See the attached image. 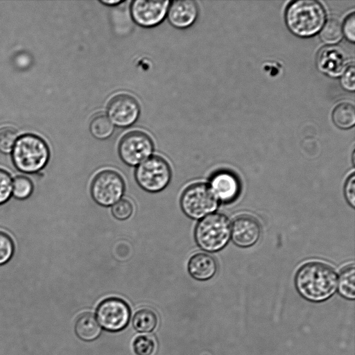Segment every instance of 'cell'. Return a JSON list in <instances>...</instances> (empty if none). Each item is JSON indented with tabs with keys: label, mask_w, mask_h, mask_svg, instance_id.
<instances>
[{
	"label": "cell",
	"mask_w": 355,
	"mask_h": 355,
	"mask_svg": "<svg viewBox=\"0 0 355 355\" xmlns=\"http://www.w3.org/2000/svg\"><path fill=\"white\" fill-rule=\"evenodd\" d=\"M343 33L345 37L350 42L355 41V14L352 12L345 20L343 25Z\"/></svg>",
	"instance_id": "4dcf8cb0"
},
{
	"label": "cell",
	"mask_w": 355,
	"mask_h": 355,
	"mask_svg": "<svg viewBox=\"0 0 355 355\" xmlns=\"http://www.w3.org/2000/svg\"><path fill=\"white\" fill-rule=\"evenodd\" d=\"M216 260L207 253H197L188 262V271L195 279L205 281L212 278L216 273Z\"/></svg>",
	"instance_id": "2e32d148"
},
{
	"label": "cell",
	"mask_w": 355,
	"mask_h": 355,
	"mask_svg": "<svg viewBox=\"0 0 355 355\" xmlns=\"http://www.w3.org/2000/svg\"><path fill=\"white\" fill-rule=\"evenodd\" d=\"M344 194L348 204L354 207L355 205V174L351 173L345 181Z\"/></svg>",
	"instance_id": "f1b7e54d"
},
{
	"label": "cell",
	"mask_w": 355,
	"mask_h": 355,
	"mask_svg": "<svg viewBox=\"0 0 355 355\" xmlns=\"http://www.w3.org/2000/svg\"><path fill=\"white\" fill-rule=\"evenodd\" d=\"M170 1L135 0L130 6L132 19L138 25L153 27L164 19Z\"/></svg>",
	"instance_id": "8fae6325"
},
{
	"label": "cell",
	"mask_w": 355,
	"mask_h": 355,
	"mask_svg": "<svg viewBox=\"0 0 355 355\" xmlns=\"http://www.w3.org/2000/svg\"><path fill=\"white\" fill-rule=\"evenodd\" d=\"M101 2L103 4H105L107 6H114L119 3H121L122 1L120 0H115V1H101Z\"/></svg>",
	"instance_id": "1f68e13d"
},
{
	"label": "cell",
	"mask_w": 355,
	"mask_h": 355,
	"mask_svg": "<svg viewBox=\"0 0 355 355\" xmlns=\"http://www.w3.org/2000/svg\"><path fill=\"white\" fill-rule=\"evenodd\" d=\"M132 324L137 331L149 333L156 327L157 317L153 310L143 308L138 310L134 315Z\"/></svg>",
	"instance_id": "ac0fdd59"
},
{
	"label": "cell",
	"mask_w": 355,
	"mask_h": 355,
	"mask_svg": "<svg viewBox=\"0 0 355 355\" xmlns=\"http://www.w3.org/2000/svg\"><path fill=\"white\" fill-rule=\"evenodd\" d=\"M261 228L259 221L250 215H241L233 221L231 236L234 244L240 248L254 245L259 239Z\"/></svg>",
	"instance_id": "7c38bea8"
},
{
	"label": "cell",
	"mask_w": 355,
	"mask_h": 355,
	"mask_svg": "<svg viewBox=\"0 0 355 355\" xmlns=\"http://www.w3.org/2000/svg\"><path fill=\"white\" fill-rule=\"evenodd\" d=\"M96 318L99 324L106 331H119L128 324L130 318V307L120 298L110 297L98 304Z\"/></svg>",
	"instance_id": "9c48e42d"
},
{
	"label": "cell",
	"mask_w": 355,
	"mask_h": 355,
	"mask_svg": "<svg viewBox=\"0 0 355 355\" xmlns=\"http://www.w3.org/2000/svg\"><path fill=\"white\" fill-rule=\"evenodd\" d=\"M133 212L132 203L125 199H122L112 205V214L114 217L120 220L129 218Z\"/></svg>",
	"instance_id": "83f0119b"
},
{
	"label": "cell",
	"mask_w": 355,
	"mask_h": 355,
	"mask_svg": "<svg viewBox=\"0 0 355 355\" xmlns=\"http://www.w3.org/2000/svg\"><path fill=\"white\" fill-rule=\"evenodd\" d=\"M124 191L125 183L122 177L112 170L98 173L91 184L92 198L103 207L114 205L121 199Z\"/></svg>",
	"instance_id": "52a82bcc"
},
{
	"label": "cell",
	"mask_w": 355,
	"mask_h": 355,
	"mask_svg": "<svg viewBox=\"0 0 355 355\" xmlns=\"http://www.w3.org/2000/svg\"><path fill=\"white\" fill-rule=\"evenodd\" d=\"M11 157L14 166L19 171L34 173L47 164L50 151L41 137L33 134H26L17 139Z\"/></svg>",
	"instance_id": "3957f363"
},
{
	"label": "cell",
	"mask_w": 355,
	"mask_h": 355,
	"mask_svg": "<svg viewBox=\"0 0 355 355\" xmlns=\"http://www.w3.org/2000/svg\"><path fill=\"white\" fill-rule=\"evenodd\" d=\"M317 65L323 73L337 77L345 71V56L342 51L336 48L324 47L318 53Z\"/></svg>",
	"instance_id": "9a60e30c"
},
{
	"label": "cell",
	"mask_w": 355,
	"mask_h": 355,
	"mask_svg": "<svg viewBox=\"0 0 355 355\" xmlns=\"http://www.w3.org/2000/svg\"><path fill=\"white\" fill-rule=\"evenodd\" d=\"M218 200L210 187L203 182L192 184L185 189L180 198L182 211L189 218L198 220L214 212Z\"/></svg>",
	"instance_id": "5b68a950"
},
{
	"label": "cell",
	"mask_w": 355,
	"mask_h": 355,
	"mask_svg": "<svg viewBox=\"0 0 355 355\" xmlns=\"http://www.w3.org/2000/svg\"><path fill=\"white\" fill-rule=\"evenodd\" d=\"M338 277L330 266L320 261H310L297 271L295 284L299 293L311 302L329 298L337 288Z\"/></svg>",
	"instance_id": "6da1fadb"
},
{
	"label": "cell",
	"mask_w": 355,
	"mask_h": 355,
	"mask_svg": "<svg viewBox=\"0 0 355 355\" xmlns=\"http://www.w3.org/2000/svg\"><path fill=\"white\" fill-rule=\"evenodd\" d=\"M75 331L78 337L84 341H92L101 334V329L95 317L91 313H84L76 320Z\"/></svg>",
	"instance_id": "e0dca14e"
},
{
	"label": "cell",
	"mask_w": 355,
	"mask_h": 355,
	"mask_svg": "<svg viewBox=\"0 0 355 355\" xmlns=\"http://www.w3.org/2000/svg\"><path fill=\"white\" fill-rule=\"evenodd\" d=\"M285 19L288 29L299 37H311L319 32L325 21L323 6L316 1L299 0L287 8Z\"/></svg>",
	"instance_id": "7a4b0ae2"
},
{
	"label": "cell",
	"mask_w": 355,
	"mask_h": 355,
	"mask_svg": "<svg viewBox=\"0 0 355 355\" xmlns=\"http://www.w3.org/2000/svg\"><path fill=\"white\" fill-rule=\"evenodd\" d=\"M355 71L354 64L345 69L340 80L343 87L348 91L353 92L355 89Z\"/></svg>",
	"instance_id": "f546056e"
},
{
	"label": "cell",
	"mask_w": 355,
	"mask_h": 355,
	"mask_svg": "<svg viewBox=\"0 0 355 355\" xmlns=\"http://www.w3.org/2000/svg\"><path fill=\"white\" fill-rule=\"evenodd\" d=\"M107 114L112 124L119 127H127L137 120L140 114V106L132 96L119 94L109 101Z\"/></svg>",
	"instance_id": "30bf717a"
},
{
	"label": "cell",
	"mask_w": 355,
	"mask_h": 355,
	"mask_svg": "<svg viewBox=\"0 0 355 355\" xmlns=\"http://www.w3.org/2000/svg\"><path fill=\"white\" fill-rule=\"evenodd\" d=\"M320 37L323 42L334 44L343 37V30L340 21L336 19H329L320 31Z\"/></svg>",
	"instance_id": "7402d4cb"
},
{
	"label": "cell",
	"mask_w": 355,
	"mask_h": 355,
	"mask_svg": "<svg viewBox=\"0 0 355 355\" xmlns=\"http://www.w3.org/2000/svg\"><path fill=\"white\" fill-rule=\"evenodd\" d=\"M338 291L344 297L354 300L355 297V267L354 264L345 266L338 278Z\"/></svg>",
	"instance_id": "d6986e66"
},
{
	"label": "cell",
	"mask_w": 355,
	"mask_h": 355,
	"mask_svg": "<svg viewBox=\"0 0 355 355\" xmlns=\"http://www.w3.org/2000/svg\"><path fill=\"white\" fill-rule=\"evenodd\" d=\"M33 191L31 180L24 175H18L12 181V193L19 200L28 198Z\"/></svg>",
	"instance_id": "603a6c76"
},
{
	"label": "cell",
	"mask_w": 355,
	"mask_h": 355,
	"mask_svg": "<svg viewBox=\"0 0 355 355\" xmlns=\"http://www.w3.org/2000/svg\"><path fill=\"white\" fill-rule=\"evenodd\" d=\"M12 180L10 175L0 168V205L7 202L11 196Z\"/></svg>",
	"instance_id": "4316f807"
},
{
	"label": "cell",
	"mask_w": 355,
	"mask_h": 355,
	"mask_svg": "<svg viewBox=\"0 0 355 355\" xmlns=\"http://www.w3.org/2000/svg\"><path fill=\"white\" fill-rule=\"evenodd\" d=\"M198 14L197 4L191 0L172 1L166 13L170 24L178 28H186L192 25Z\"/></svg>",
	"instance_id": "5bb4252c"
},
{
	"label": "cell",
	"mask_w": 355,
	"mask_h": 355,
	"mask_svg": "<svg viewBox=\"0 0 355 355\" xmlns=\"http://www.w3.org/2000/svg\"><path fill=\"white\" fill-rule=\"evenodd\" d=\"M17 134L15 129L9 127L0 130V151L9 153L17 141Z\"/></svg>",
	"instance_id": "484cf974"
},
{
	"label": "cell",
	"mask_w": 355,
	"mask_h": 355,
	"mask_svg": "<svg viewBox=\"0 0 355 355\" xmlns=\"http://www.w3.org/2000/svg\"><path fill=\"white\" fill-rule=\"evenodd\" d=\"M14 250V243L11 237L6 232L0 231V266L10 260Z\"/></svg>",
	"instance_id": "d4e9b609"
},
{
	"label": "cell",
	"mask_w": 355,
	"mask_h": 355,
	"mask_svg": "<svg viewBox=\"0 0 355 355\" xmlns=\"http://www.w3.org/2000/svg\"><path fill=\"white\" fill-rule=\"evenodd\" d=\"M153 148L149 135L142 131L134 130L121 138L118 150L121 160L127 165L134 166L149 158Z\"/></svg>",
	"instance_id": "ba28073f"
},
{
	"label": "cell",
	"mask_w": 355,
	"mask_h": 355,
	"mask_svg": "<svg viewBox=\"0 0 355 355\" xmlns=\"http://www.w3.org/2000/svg\"><path fill=\"white\" fill-rule=\"evenodd\" d=\"M132 345L137 355H153L157 347L155 340L149 336H137Z\"/></svg>",
	"instance_id": "cb8c5ba5"
},
{
	"label": "cell",
	"mask_w": 355,
	"mask_h": 355,
	"mask_svg": "<svg viewBox=\"0 0 355 355\" xmlns=\"http://www.w3.org/2000/svg\"><path fill=\"white\" fill-rule=\"evenodd\" d=\"M139 186L149 193H157L164 189L171 179V170L168 162L162 157H150L139 166L135 173Z\"/></svg>",
	"instance_id": "8992f818"
},
{
	"label": "cell",
	"mask_w": 355,
	"mask_h": 355,
	"mask_svg": "<svg viewBox=\"0 0 355 355\" xmlns=\"http://www.w3.org/2000/svg\"><path fill=\"white\" fill-rule=\"evenodd\" d=\"M334 123L340 128L347 129L355 123V110L352 104L343 103L337 105L333 111Z\"/></svg>",
	"instance_id": "ffe728a7"
},
{
	"label": "cell",
	"mask_w": 355,
	"mask_h": 355,
	"mask_svg": "<svg viewBox=\"0 0 355 355\" xmlns=\"http://www.w3.org/2000/svg\"><path fill=\"white\" fill-rule=\"evenodd\" d=\"M209 187L217 199L223 202H230L236 200L241 191L238 177L227 171L214 173L210 180Z\"/></svg>",
	"instance_id": "4fadbf2b"
},
{
	"label": "cell",
	"mask_w": 355,
	"mask_h": 355,
	"mask_svg": "<svg viewBox=\"0 0 355 355\" xmlns=\"http://www.w3.org/2000/svg\"><path fill=\"white\" fill-rule=\"evenodd\" d=\"M89 130L96 139H105L112 134L114 125L106 116L98 115L91 121Z\"/></svg>",
	"instance_id": "44dd1931"
},
{
	"label": "cell",
	"mask_w": 355,
	"mask_h": 355,
	"mask_svg": "<svg viewBox=\"0 0 355 355\" xmlns=\"http://www.w3.org/2000/svg\"><path fill=\"white\" fill-rule=\"evenodd\" d=\"M231 236L229 218L219 213L202 218L196 225L194 237L198 245L205 251L218 252L224 248Z\"/></svg>",
	"instance_id": "277c9868"
}]
</instances>
